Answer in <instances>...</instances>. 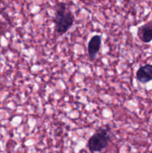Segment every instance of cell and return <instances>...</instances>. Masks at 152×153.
<instances>
[{
	"instance_id": "obj_5",
	"label": "cell",
	"mask_w": 152,
	"mask_h": 153,
	"mask_svg": "<svg viewBox=\"0 0 152 153\" xmlns=\"http://www.w3.org/2000/svg\"><path fill=\"white\" fill-rule=\"evenodd\" d=\"M101 44V37L100 35H95L91 38L88 43V54L90 59L93 60L100 50Z\"/></svg>"
},
{
	"instance_id": "obj_1",
	"label": "cell",
	"mask_w": 152,
	"mask_h": 153,
	"mask_svg": "<svg viewBox=\"0 0 152 153\" xmlns=\"http://www.w3.org/2000/svg\"><path fill=\"white\" fill-rule=\"evenodd\" d=\"M74 15L70 10L66 9V5L61 2L57 4L55 16L53 22H55V28L57 33L63 34L72 27L74 22Z\"/></svg>"
},
{
	"instance_id": "obj_2",
	"label": "cell",
	"mask_w": 152,
	"mask_h": 153,
	"mask_svg": "<svg viewBox=\"0 0 152 153\" xmlns=\"http://www.w3.org/2000/svg\"><path fill=\"white\" fill-rule=\"evenodd\" d=\"M110 141V134L106 128H101L88 140V148L91 152H101L105 149Z\"/></svg>"
},
{
	"instance_id": "obj_3",
	"label": "cell",
	"mask_w": 152,
	"mask_h": 153,
	"mask_svg": "<svg viewBox=\"0 0 152 153\" xmlns=\"http://www.w3.org/2000/svg\"><path fill=\"white\" fill-rule=\"evenodd\" d=\"M136 78L142 84H146L152 81V64H145L139 67L136 74Z\"/></svg>"
},
{
	"instance_id": "obj_4",
	"label": "cell",
	"mask_w": 152,
	"mask_h": 153,
	"mask_svg": "<svg viewBox=\"0 0 152 153\" xmlns=\"http://www.w3.org/2000/svg\"><path fill=\"white\" fill-rule=\"evenodd\" d=\"M137 36L143 43H148L152 41V21L141 25L137 30Z\"/></svg>"
},
{
	"instance_id": "obj_6",
	"label": "cell",
	"mask_w": 152,
	"mask_h": 153,
	"mask_svg": "<svg viewBox=\"0 0 152 153\" xmlns=\"http://www.w3.org/2000/svg\"><path fill=\"white\" fill-rule=\"evenodd\" d=\"M0 2H1V1H0Z\"/></svg>"
}]
</instances>
